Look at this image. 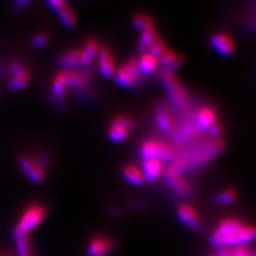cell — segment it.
Wrapping results in <instances>:
<instances>
[{"label":"cell","instance_id":"obj_1","mask_svg":"<svg viewBox=\"0 0 256 256\" xmlns=\"http://www.w3.org/2000/svg\"><path fill=\"white\" fill-rule=\"evenodd\" d=\"M256 239V226L246 224L236 218L223 219L210 236V244L216 246L235 248L246 246Z\"/></svg>","mask_w":256,"mask_h":256},{"label":"cell","instance_id":"obj_2","mask_svg":"<svg viewBox=\"0 0 256 256\" xmlns=\"http://www.w3.org/2000/svg\"><path fill=\"white\" fill-rule=\"evenodd\" d=\"M223 148V142L220 139H212L203 144L189 148L185 153L176 157L173 162L178 166L182 172L186 170L194 171L204 166Z\"/></svg>","mask_w":256,"mask_h":256},{"label":"cell","instance_id":"obj_3","mask_svg":"<svg viewBox=\"0 0 256 256\" xmlns=\"http://www.w3.org/2000/svg\"><path fill=\"white\" fill-rule=\"evenodd\" d=\"M162 82L172 106L178 111H187L189 107V96L180 80L170 72H162Z\"/></svg>","mask_w":256,"mask_h":256},{"label":"cell","instance_id":"obj_4","mask_svg":"<svg viewBox=\"0 0 256 256\" xmlns=\"http://www.w3.org/2000/svg\"><path fill=\"white\" fill-rule=\"evenodd\" d=\"M142 158H153L162 162H173L178 156L176 148L164 141L158 139H148L142 143L140 148Z\"/></svg>","mask_w":256,"mask_h":256},{"label":"cell","instance_id":"obj_5","mask_svg":"<svg viewBox=\"0 0 256 256\" xmlns=\"http://www.w3.org/2000/svg\"><path fill=\"white\" fill-rule=\"evenodd\" d=\"M47 216V208L42 204H31L22 212L14 230L22 234H29L38 224H41Z\"/></svg>","mask_w":256,"mask_h":256},{"label":"cell","instance_id":"obj_6","mask_svg":"<svg viewBox=\"0 0 256 256\" xmlns=\"http://www.w3.org/2000/svg\"><path fill=\"white\" fill-rule=\"evenodd\" d=\"M142 74L138 66L137 59L126 61L123 66L116 70L114 75V82L121 86L130 88L140 82Z\"/></svg>","mask_w":256,"mask_h":256},{"label":"cell","instance_id":"obj_7","mask_svg":"<svg viewBox=\"0 0 256 256\" xmlns=\"http://www.w3.org/2000/svg\"><path fill=\"white\" fill-rule=\"evenodd\" d=\"M166 182L174 194L180 196H188L192 194V188L189 182L184 178V173L174 162L168 168L164 174Z\"/></svg>","mask_w":256,"mask_h":256},{"label":"cell","instance_id":"obj_8","mask_svg":"<svg viewBox=\"0 0 256 256\" xmlns=\"http://www.w3.org/2000/svg\"><path fill=\"white\" fill-rule=\"evenodd\" d=\"M60 75L66 86V89L75 93L82 92L88 89L91 82V75L84 70H61Z\"/></svg>","mask_w":256,"mask_h":256},{"label":"cell","instance_id":"obj_9","mask_svg":"<svg viewBox=\"0 0 256 256\" xmlns=\"http://www.w3.org/2000/svg\"><path fill=\"white\" fill-rule=\"evenodd\" d=\"M18 166L30 182L38 184L44 180L47 171L38 164L36 156L20 155L18 157Z\"/></svg>","mask_w":256,"mask_h":256},{"label":"cell","instance_id":"obj_10","mask_svg":"<svg viewBox=\"0 0 256 256\" xmlns=\"http://www.w3.org/2000/svg\"><path fill=\"white\" fill-rule=\"evenodd\" d=\"M134 126L132 120L125 116H120L112 120L108 128V137L112 142H122L126 139Z\"/></svg>","mask_w":256,"mask_h":256},{"label":"cell","instance_id":"obj_11","mask_svg":"<svg viewBox=\"0 0 256 256\" xmlns=\"http://www.w3.org/2000/svg\"><path fill=\"white\" fill-rule=\"evenodd\" d=\"M114 248V242L106 235L94 236L88 244L86 256H106Z\"/></svg>","mask_w":256,"mask_h":256},{"label":"cell","instance_id":"obj_12","mask_svg":"<svg viewBox=\"0 0 256 256\" xmlns=\"http://www.w3.org/2000/svg\"><path fill=\"white\" fill-rule=\"evenodd\" d=\"M196 126L194 123V116L187 114L186 118L182 120V122L178 128H175L173 134L174 140L178 146H184L191 139L194 138V136L198 134Z\"/></svg>","mask_w":256,"mask_h":256},{"label":"cell","instance_id":"obj_13","mask_svg":"<svg viewBox=\"0 0 256 256\" xmlns=\"http://www.w3.org/2000/svg\"><path fill=\"white\" fill-rule=\"evenodd\" d=\"M66 94L68 89L66 86L63 82V78L58 73L52 79V102L54 104L58 110H64L66 107Z\"/></svg>","mask_w":256,"mask_h":256},{"label":"cell","instance_id":"obj_14","mask_svg":"<svg viewBox=\"0 0 256 256\" xmlns=\"http://www.w3.org/2000/svg\"><path fill=\"white\" fill-rule=\"evenodd\" d=\"M178 219L184 223L186 224L187 226H189L190 228L194 230H202L203 226L202 222L200 220L198 212H196V210L192 207L190 204H182L178 207Z\"/></svg>","mask_w":256,"mask_h":256},{"label":"cell","instance_id":"obj_15","mask_svg":"<svg viewBox=\"0 0 256 256\" xmlns=\"http://www.w3.org/2000/svg\"><path fill=\"white\" fill-rule=\"evenodd\" d=\"M155 123L160 130L166 134H173L175 123L171 116V112L162 104H159L155 110Z\"/></svg>","mask_w":256,"mask_h":256},{"label":"cell","instance_id":"obj_16","mask_svg":"<svg viewBox=\"0 0 256 256\" xmlns=\"http://www.w3.org/2000/svg\"><path fill=\"white\" fill-rule=\"evenodd\" d=\"M98 66L102 76L106 78L114 77L116 70V63L110 50L106 46L100 48L98 54Z\"/></svg>","mask_w":256,"mask_h":256},{"label":"cell","instance_id":"obj_17","mask_svg":"<svg viewBox=\"0 0 256 256\" xmlns=\"http://www.w3.org/2000/svg\"><path fill=\"white\" fill-rule=\"evenodd\" d=\"M141 171L144 180L153 182L159 178L164 172V166L162 160L153 158H144L142 160Z\"/></svg>","mask_w":256,"mask_h":256},{"label":"cell","instance_id":"obj_18","mask_svg":"<svg viewBox=\"0 0 256 256\" xmlns=\"http://www.w3.org/2000/svg\"><path fill=\"white\" fill-rule=\"evenodd\" d=\"M210 43L214 50L221 56H230L234 52L235 48L233 40L226 34H212L210 40Z\"/></svg>","mask_w":256,"mask_h":256},{"label":"cell","instance_id":"obj_19","mask_svg":"<svg viewBox=\"0 0 256 256\" xmlns=\"http://www.w3.org/2000/svg\"><path fill=\"white\" fill-rule=\"evenodd\" d=\"M216 122V112L210 106L200 108L194 114V123L198 132H205Z\"/></svg>","mask_w":256,"mask_h":256},{"label":"cell","instance_id":"obj_20","mask_svg":"<svg viewBox=\"0 0 256 256\" xmlns=\"http://www.w3.org/2000/svg\"><path fill=\"white\" fill-rule=\"evenodd\" d=\"M98 42L94 38L86 40L82 50H80V66H89L95 58H98L100 52Z\"/></svg>","mask_w":256,"mask_h":256},{"label":"cell","instance_id":"obj_21","mask_svg":"<svg viewBox=\"0 0 256 256\" xmlns=\"http://www.w3.org/2000/svg\"><path fill=\"white\" fill-rule=\"evenodd\" d=\"M182 62V58L178 54L168 50H166V52L158 58L159 66H162L164 72H170V73H173L174 70L178 68Z\"/></svg>","mask_w":256,"mask_h":256},{"label":"cell","instance_id":"obj_22","mask_svg":"<svg viewBox=\"0 0 256 256\" xmlns=\"http://www.w3.org/2000/svg\"><path fill=\"white\" fill-rule=\"evenodd\" d=\"M58 64L62 70H76L77 66H80V52L70 50L62 52L58 59Z\"/></svg>","mask_w":256,"mask_h":256},{"label":"cell","instance_id":"obj_23","mask_svg":"<svg viewBox=\"0 0 256 256\" xmlns=\"http://www.w3.org/2000/svg\"><path fill=\"white\" fill-rule=\"evenodd\" d=\"M13 238L18 256H34L28 234H22L13 230Z\"/></svg>","mask_w":256,"mask_h":256},{"label":"cell","instance_id":"obj_24","mask_svg":"<svg viewBox=\"0 0 256 256\" xmlns=\"http://www.w3.org/2000/svg\"><path fill=\"white\" fill-rule=\"evenodd\" d=\"M123 178L128 182L132 185L134 186H141L144 182V178L140 168L136 166L134 164H127L123 168L122 170Z\"/></svg>","mask_w":256,"mask_h":256},{"label":"cell","instance_id":"obj_25","mask_svg":"<svg viewBox=\"0 0 256 256\" xmlns=\"http://www.w3.org/2000/svg\"><path fill=\"white\" fill-rule=\"evenodd\" d=\"M138 66L142 75H150L153 73L156 68L159 66L158 59L154 57L153 54L148 52H143L141 57L137 60Z\"/></svg>","mask_w":256,"mask_h":256},{"label":"cell","instance_id":"obj_26","mask_svg":"<svg viewBox=\"0 0 256 256\" xmlns=\"http://www.w3.org/2000/svg\"><path fill=\"white\" fill-rule=\"evenodd\" d=\"M56 13H57L58 18L64 27L73 28L76 25V22H77L76 15H75L73 9H72V8L66 2H64L60 9L56 11Z\"/></svg>","mask_w":256,"mask_h":256},{"label":"cell","instance_id":"obj_27","mask_svg":"<svg viewBox=\"0 0 256 256\" xmlns=\"http://www.w3.org/2000/svg\"><path fill=\"white\" fill-rule=\"evenodd\" d=\"M157 36L158 34L154 28L141 31V34L138 40V50L141 52H146L150 50V45L153 44L155 40L157 38Z\"/></svg>","mask_w":256,"mask_h":256},{"label":"cell","instance_id":"obj_28","mask_svg":"<svg viewBox=\"0 0 256 256\" xmlns=\"http://www.w3.org/2000/svg\"><path fill=\"white\" fill-rule=\"evenodd\" d=\"M132 24L136 29H139L140 31L153 28V20L146 14H137L134 16Z\"/></svg>","mask_w":256,"mask_h":256},{"label":"cell","instance_id":"obj_29","mask_svg":"<svg viewBox=\"0 0 256 256\" xmlns=\"http://www.w3.org/2000/svg\"><path fill=\"white\" fill-rule=\"evenodd\" d=\"M30 80V75H22V76H13L10 77L9 82H8V86L12 91H20L24 88L27 86Z\"/></svg>","mask_w":256,"mask_h":256},{"label":"cell","instance_id":"obj_30","mask_svg":"<svg viewBox=\"0 0 256 256\" xmlns=\"http://www.w3.org/2000/svg\"><path fill=\"white\" fill-rule=\"evenodd\" d=\"M236 198H237V194L234 189H226L219 192V194L216 196L214 203L218 205H226L234 202Z\"/></svg>","mask_w":256,"mask_h":256},{"label":"cell","instance_id":"obj_31","mask_svg":"<svg viewBox=\"0 0 256 256\" xmlns=\"http://www.w3.org/2000/svg\"><path fill=\"white\" fill-rule=\"evenodd\" d=\"M164 52H166V45L162 41V38L158 36L157 38L154 41V43L150 45V50L146 52L153 54L154 57H156L158 59Z\"/></svg>","mask_w":256,"mask_h":256},{"label":"cell","instance_id":"obj_32","mask_svg":"<svg viewBox=\"0 0 256 256\" xmlns=\"http://www.w3.org/2000/svg\"><path fill=\"white\" fill-rule=\"evenodd\" d=\"M48 41H50L48 36H46L45 34H38L31 38L30 44L31 47L34 48V50H42V48H44L48 44Z\"/></svg>","mask_w":256,"mask_h":256},{"label":"cell","instance_id":"obj_33","mask_svg":"<svg viewBox=\"0 0 256 256\" xmlns=\"http://www.w3.org/2000/svg\"><path fill=\"white\" fill-rule=\"evenodd\" d=\"M232 256H254V252L246 246L232 248Z\"/></svg>","mask_w":256,"mask_h":256},{"label":"cell","instance_id":"obj_34","mask_svg":"<svg viewBox=\"0 0 256 256\" xmlns=\"http://www.w3.org/2000/svg\"><path fill=\"white\" fill-rule=\"evenodd\" d=\"M207 132L212 139H219V136L221 134V127L217 122H214L210 128H208Z\"/></svg>","mask_w":256,"mask_h":256},{"label":"cell","instance_id":"obj_35","mask_svg":"<svg viewBox=\"0 0 256 256\" xmlns=\"http://www.w3.org/2000/svg\"><path fill=\"white\" fill-rule=\"evenodd\" d=\"M29 4V2H22V0H18V2H14V6H13V10L15 13H22L24 10L26 9L27 4Z\"/></svg>","mask_w":256,"mask_h":256},{"label":"cell","instance_id":"obj_36","mask_svg":"<svg viewBox=\"0 0 256 256\" xmlns=\"http://www.w3.org/2000/svg\"><path fill=\"white\" fill-rule=\"evenodd\" d=\"M64 2H63V0H50V2H47V6H50V9L57 11L63 6Z\"/></svg>","mask_w":256,"mask_h":256},{"label":"cell","instance_id":"obj_37","mask_svg":"<svg viewBox=\"0 0 256 256\" xmlns=\"http://www.w3.org/2000/svg\"><path fill=\"white\" fill-rule=\"evenodd\" d=\"M0 75H2V76H9V66L0 64Z\"/></svg>","mask_w":256,"mask_h":256},{"label":"cell","instance_id":"obj_38","mask_svg":"<svg viewBox=\"0 0 256 256\" xmlns=\"http://www.w3.org/2000/svg\"><path fill=\"white\" fill-rule=\"evenodd\" d=\"M0 256H12V255L6 254V253H0Z\"/></svg>","mask_w":256,"mask_h":256},{"label":"cell","instance_id":"obj_39","mask_svg":"<svg viewBox=\"0 0 256 256\" xmlns=\"http://www.w3.org/2000/svg\"><path fill=\"white\" fill-rule=\"evenodd\" d=\"M210 256H219V255H218V254H216V253H214V254H212V255H210Z\"/></svg>","mask_w":256,"mask_h":256},{"label":"cell","instance_id":"obj_40","mask_svg":"<svg viewBox=\"0 0 256 256\" xmlns=\"http://www.w3.org/2000/svg\"><path fill=\"white\" fill-rule=\"evenodd\" d=\"M254 256H256V253H254Z\"/></svg>","mask_w":256,"mask_h":256}]
</instances>
